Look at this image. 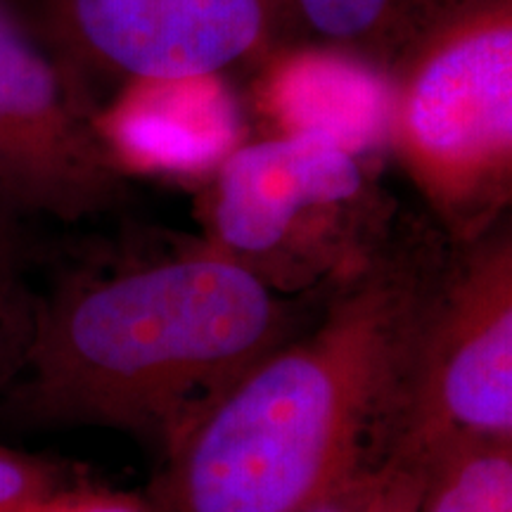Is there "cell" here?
I'll list each match as a JSON object with an SVG mask.
<instances>
[{
    "label": "cell",
    "mask_w": 512,
    "mask_h": 512,
    "mask_svg": "<svg viewBox=\"0 0 512 512\" xmlns=\"http://www.w3.org/2000/svg\"><path fill=\"white\" fill-rule=\"evenodd\" d=\"M195 209L211 247L287 297L361 271L403 211L373 159L316 133L240 143L204 178Z\"/></svg>",
    "instance_id": "277c9868"
},
{
    "label": "cell",
    "mask_w": 512,
    "mask_h": 512,
    "mask_svg": "<svg viewBox=\"0 0 512 512\" xmlns=\"http://www.w3.org/2000/svg\"><path fill=\"white\" fill-rule=\"evenodd\" d=\"M74 475L69 465L0 446V512H24Z\"/></svg>",
    "instance_id": "4fadbf2b"
},
{
    "label": "cell",
    "mask_w": 512,
    "mask_h": 512,
    "mask_svg": "<svg viewBox=\"0 0 512 512\" xmlns=\"http://www.w3.org/2000/svg\"><path fill=\"white\" fill-rule=\"evenodd\" d=\"M95 112L131 83L209 79L297 43L290 0H12Z\"/></svg>",
    "instance_id": "5b68a950"
},
{
    "label": "cell",
    "mask_w": 512,
    "mask_h": 512,
    "mask_svg": "<svg viewBox=\"0 0 512 512\" xmlns=\"http://www.w3.org/2000/svg\"><path fill=\"white\" fill-rule=\"evenodd\" d=\"M24 512H155V505L147 496L95 484L91 477L76 472Z\"/></svg>",
    "instance_id": "5bb4252c"
},
{
    "label": "cell",
    "mask_w": 512,
    "mask_h": 512,
    "mask_svg": "<svg viewBox=\"0 0 512 512\" xmlns=\"http://www.w3.org/2000/svg\"><path fill=\"white\" fill-rule=\"evenodd\" d=\"M465 0H290L299 34L387 74L401 50Z\"/></svg>",
    "instance_id": "30bf717a"
},
{
    "label": "cell",
    "mask_w": 512,
    "mask_h": 512,
    "mask_svg": "<svg viewBox=\"0 0 512 512\" xmlns=\"http://www.w3.org/2000/svg\"><path fill=\"white\" fill-rule=\"evenodd\" d=\"M128 195L131 176L98 112L12 0H0V211L19 223H79L121 209Z\"/></svg>",
    "instance_id": "52a82bcc"
},
{
    "label": "cell",
    "mask_w": 512,
    "mask_h": 512,
    "mask_svg": "<svg viewBox=\"0 0 512 512\" xmlns=\"http://www.w3.org/2000/svg\"><path fill=\"white\" fill-rule=\"evenodd\" d=\"M373 472H370V475H373ZM370 475L356 479L354 484L344 486V489L335 491V494L323 498V501L313 503L309 508H302L297 512H363V501H366Z\"/></svg>",
    "instance_id": "2e32d148"
},
{
    "label": "cell",
    "mask_w": 512,
    "mask_h": 512,
    "mask_svg": "<svg viewBox=\"0 0 512 512\" xmlns=\"http://www.w3.org/2000/svg\"><path fill=\"white\" fill-rule=\"evenodd\" d=\"M420 465L384 460L370 475L363 512H418Z\"/></svg>",
    "instance_id": "9a60e30c"
},
{
    "label": "cell",
    "mask_w": 512,
    "mask_h": 512,
    "mask_svg": "<svg viewBox=\"0 0 512 512\" xmlns=\"http://www.w3.org/2000/svg\"><path fill=\"white\" fill-rule=\"evenodd\" d=\"M456 434L512 437V223L451 242L422 313L384 460L415 463Z\"/></svg>",
    "instance_id": "8992f818"
},
{
    "label": "cell",
    "mask_w": 512,
    "mask_h": 512,
    "mask_svg": "<svg viewBox=\"0 0 512 512\" xmlns=\"http://www.w3.org/2000/svg\"><path fill=\"white\" fill-rule=\"evenodd\" d=\"M22 226L0 211V399L22 373L36 323L38 290L29 280Z\"/></svg>",
    "instance_id": "7c38bea8"
},
{
    "label": "cell",
    "mask_w": 512,
    "mask_h": 512,
    "mask_svg": "<svg viewBox=\"0 0 512 512\" xmlns=\"http://www.w3.org/2000/svg\"><path fill=\"white\" fill-rule=\"evenodd\" d=\"M128 176L207 178L242 138L238 100L221 76L131 83L98 112Z\"/></svg>",
    "instance_id": "ba28073f"
},
{
    "label": "cell",
    "mask_w": 512,
    "mask_h": 512,
    "mask_svg": "<svg viewBox=\"0 0 512 512\" xmlns=\"http://www.w3.org/2000/svg\"><path fill=\"white\" fill-rule=\"evenodd\" d=\"M448 245L401 211L306 328L261 356L164 453L155 512H297L387 458L422 313Z\"/></svg>",
    "instance_id": "6da1fadb"
},
{
    "label": "cell",
    "mask_w": 512,
    "mask_h": 512,
    "mask_svg": "<svg viewBox=\"0 0 512 512\" xmlns=\"http://www.w3.org/2000/svg\"><path fill=\"white\" fill-rule=\"evenodd\" d=\"M325 292H275L202 235L110 240L38 292L24 368L0 415L126 432L166 453L245 370L316 318Z\"/></svg>",
    "instance_id": "7a4b0ae2"
},
{
    "label": "cell",
    "mask_w": 512,
    "mask_h": 512,
    "mask_svg": "<svg viewBox=\"0 0 512 512\" xmlns=\"http://www.w3.org/2000/svg\"><path fill=\"white\" fill-rule=\"evenodd\" d=\"M387 150L451 242L510 216L512 0H465L387 69Z\"/></svg>",
    "instance_id": "3957f363"
},
{
    "label": "cell",
    "mask_w": 512,
    "mask_h": 512,
    "mask_svg": "<svg viewBox=\"0 0 512 512\" xmlns=\"http://www.w3.org/2000/svg\"><path fill=\"white\" fill-rule=\"evenodd\" d=\"M256 86L275 133H316L358 157L387 150V74L323 46H287L268 57Z\"/></svg>",
    "instance_id": "9c48e42d"
},
{
    "label": "cell",
    "mask_w": 512,
    "mask_h": 512,
    "mask_svg": "<svg viewBox=\"0 0 512 512\" xmlns=\"http://www.w3.org/2000/svg\"><path fill=\"white\" fill-rule=\"evenodd\" d=\"M415 463L418 512H512V437L456 434Z\"/></svg>",
    "instance_id": "8fae6325"
}]
</instances>
